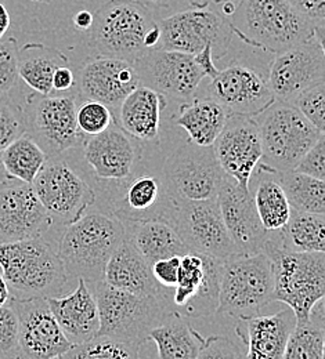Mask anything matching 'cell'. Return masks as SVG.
<instances>
[{
	"mask_svg": "<svg viewBox=\"0 0 325 359\" xmlns=\"http://www.w3.org/2000/svg\"><path fill=\"white\" fill-rule=\"evenodd\" d=\"M124 239L122 222L93 206L61 231L57 255L69 279L94 285L104 280L105 267Z\"/></svg>",
	"mask_w": 325,
	"mask_h": 359,
	"instance_id": "1",
	"label": "cell"
},
{
	"mask_svg": "<svg viewBox=\"0 0 325 359\" xmlns=\"http://www.w3.org/2000/svg\"><path fill=\"white\" fill-rule=\"evenodd\" d=\"M0 269L13 300L65 294L69 276L46 236L0 243Z\"/></svg>",
	"mask_w": 325,
	"mask_h": 359,
	"instance_id": "2",
	"label": "cell"
},
{
	"mask_svg": "<svg viewBox=\"0 0 325 359\" xmlns=\"http://www.w3.org/2000/svg\"><path fill=\"white\" fill-rule=\"evenodd\" d=\"M229 25L246 45L279 54L319 36L313 24L286 0H239Z\"/></svg>",
	"mask_w": 325,
	"mask_h": 359,
	"instance_id": "3",
	"label": "cell"
},
{
	"mask_svg": "<svg viewBox=\"0 0 325 359\" xmlns=\"http://www.w3.org/2000/svg\"><path fill=\"white\" fill-rule=\"evenodd\" d=\"M91 45L102 57L135 62L159 46V28L147 6L135 0H108L93 14Z\"/></svg>",
	"mask_w": 325,
	"mask_h": 359,
	"instance_id": "4",
	"label": "cell"
},
{
	"mask_svg": "<svg viewBox=\"0 0 325 359\" xmlns=\"http://www.w3.org/2000/svg\"><path fill=\"white\" fill-rule=\"evenodd\" d=\"M263 253L273 267V302L289 307L298 323L307 322L313 309L324 299V253L286 250L279 245L277 231L269 232Z\"/></svg>",
	"mask_w": 325,
	"mask_h": 359,
	"instance_id": "5",
	"label": "cell"
},
{
	"mask_svg": "<svg viewBox=\"0 0 325 359\" xmlns=\"http://www.w3.org/2000/svg\"><path fill=\"white\" fill-rule=\"evenodd\" d=\"M89 286L97 302L100 336L142 346L150 332L173 311L165 300L124 292L104 280Z\"/></svg>",
	"mask_w": 325,
	"mask_h": 359,
	"instance_id": "6",
	"label": "cell"
},
{
	"mask_svg": "<svg viewBox=\"0 0 325 359\" xmlns=\"http://www.w3.org/2000/svg\"><path fill=\"white\" fill-rule=\"evenodd\" d=\"M253 119L262 144L260 163L279 173L293 170L302 156L324 135L292 104L284 101H274Z\"/></svg>",
	"mask_w": 325,
	"mask_h": 359,
	"instance_id": "7",
	"label": "cell"
},
{
	"mask_svg": "<svg viewBox=\"0 0 325 359\" xmlns=\"http://www.w3.org/2000/svg\"><path fill=\"white\" fill-rule=\"evenodd\" d=\"M274 275L266 253H237L223 262L216 313L242 319L273 302Z\"/></svg>",
	"mask_w": 325,
	"mask_h": 359,
	"instance_id": "8",
	"label": "cell"
},
{
	"mask_svg": "<svg viewBox=\"0 0 325 359\" xmlns=\"http://www.w3.org/2000/svg\"><path fill=\"white\" fill-rule=\"evenodd\" d=\"M77 166L95 191L97 201L129 179L142 163V145L114 121L107 130L88 137ZM95 206V205H94Z\"/></svg>",
	"mask_w": 325,
	"mask_h": 359,
	"instance_id": "9",
	"label": "cell"
},
{
	"mask_svg": "<svg viewBox=\"0 0 325 359\" xmlns=\"http://www.w3.org/2000/svg\"><path fill=\"white\" fill-rule=\"evenodd\" d=\"M31 185L54 228L61 231L79 220L97 201L91 182L62 155L47 158Z\"/></svg>",
	"mask_w": 325,
	"mask_h": 359,
	"instance_id": "10",
	"label": "cell"
},
{
	"mask_svg": "<svg viewBox=\"0 0 325 359\" xmlns=\"http://www.w3.org/2000/svg\"><path fill=\"white\" fill-rule=\"evenodd\" d=\"M176 199L172 198L161 169L140 165L139 169L102 199L95 208L111 213L121 222H168Z\"/></svg>",
	"mask_w": 325,
	"mask_h": 359,
	"instance_id": "11",
	"label": "cell"
},
{
	"mask_svg": "<svg viewBox=\"0 0 325 359\" xmlns=\"http://www.w3.org/2000/svg\"><path fill=\"white\" fill-rule=\"evenodd\" d=\"M158 28L161 34L158 48L194 55L211 47L215 60L226 55L234 36L229 21L209 7L178 11L161 20Z\"/></svg>",
	"mask_w": 325,
	"mask_h": 359,
	"instance_id": "12",
	"label": "cell"
},
{
	"mask_svg": "<svg viewBox=\"0 0 325 359\" xmlns=\"http://www.w3.org/2000/svg\"><path fill=\"white\" fill-rule=\"evenodd\" d=\"M77 100L72 95L29 97L24 111L27 135L44 149L47 158L78 149L88 138L77 123Z\"/></svg>",
	"mask_w": 325,
	"mask_h": 359,
	"instance_id": "13",
	"label": "cell"
},
{
	"mask_svg": "<svg viewBox=\"0 0 325 359\" xmlns=\"http://www.w3.org/2000/svg\"><path fill=\"white\" fill-rule=\"evenodd\" d=\"M161 170L169 194L182 202L218 198L225 176L212 147H198L188 141L166 158Z\"/></svg>",
	"mask_w": 325,
	"mask_h": 359,
	"instance_id": "14",
	"label": "cell"
},
{
	"mask_svg": "<svg viewBox=\"0 0 325 359\" xmlns=\"http://www.w3.org/2000/svg\"><path fill=\"white\" fill-rule=\"evenodd\" d=\"M190 252L219 260L237 255V248L225 225L218 198L198 202L176 201L168 219Z\"/></svg>",
	"mask_w": 325,
	"mask_h": 359,
	"instance_id": "15",
	"label": "cell"
},
{
	"mask_svg": "<svg viewBox=\"0 0 325 359\" xmlns=\"http://www.w3.org/2000/svg\"><path fill=\"white\" fill-rule=\"evenodd\" d=\"M133 67L140 85L155 90L166 100L186 102L195 98L205 79L191 54L173 50L151 48L133 62Z\"/></svg>",
	"mask_w": 325,
	"mask_h": 359,
	"instance_id": "16",
	"label": "cell"
},
{
	"mask_svg": "<svg viewBox=\"0 0 325 359\" xmlns=\"http://www.w3.org/2000/svg\"><path fill=\"white\" fill-rule=\"evenodd\" d=\"M223 262L195 252L180 256L179 278L171 297L178 314L202 318L216 313Z\"/></svg>",
	"mask_w": 325,
	"mask_h": 359,
	"instance_id": "17",
	"label": "cell"
},
{
	"mask_svg": "<svg viewBox=\"0 0 325 359\" xmlns=\"http://www.w3.org/2000/svg\"><path fill=\"white\" fill-rule=\"evenodd\" d=\"M324 41L317 36L276 54L267 86L276 101L292 102L302 91L324 82Z\"/></svg>",
	"mask_w": 325,
	"mask_h": 359,
	"instance_id": "18",
	"label": "cell"
},
{
	"mask_svg": "<svg viewBox=\"0 0 325 359\" xmlns=\"http://www.w3.org/2000/svg\"><path fill=\"white\" fill-rule=\"evenodd\" d=\"M195 97L213 100L230 114L252 118L276 101L267 81L255 69L238 62L219 71Z\"/></svg>",
	"mask_w": 325,
	"mask_h": 359,
	"instance_id": "19",
	"label": "cell"
},
{
	"mask_svg": "<svg viewBox=\"0 0 325 359\" xmlns=\"http://www.w3.org/2000/svg\"><path fill=\"white\" fill-rule=\"evenodd\" d=\"M54 225L31 184L0 182V243L46 236Z\"/></svg>",
	"mask_w": 325,
	"mask_h": 359,
	"instance_id": "20",
	"label": "cell"
},
{
	"mask_svg": "<svg viewBox=\"0 0 325 359\" xmlns=\"http://www.w3.org/2000/svg\"><path fill=\"white\" fill-rule=\"evenodd\" d=\"M212 148L223 173L241 188L251 189V177L262 159L256 121L252 116L230 114Z\"/></svg>",
	"mask_w": 325,
	"mask_h": 359,
	"instance_id": "21",
	"label": "cell"
},
{
	"mask_svg": "<svg viewBox=\"0 0 325 359\" xmlns=\"http://www.w3.org/2000/svg\"><path fill=\"white\" fill-rule=\"evenodd\" d=\"M10 304L18 318L20 358L57 359L71 348L46 299H11Z\"/></svg>",
	"mask_w": 325,
	"mask_h": 359,
	"instance_id": "22",
	"label": "cell"
},
{
	"mask_svg": "<svg viewBox=\"0 0 325 359\" xmlns=\"http://www.w3.org/2000/svg\"><path fill=\"white\" fill-rule=\"evenodd\" d=\"M218 203L237 252L242 255L263 252L269 231L259 219L251 189L241 188L225 175L218 192Z\"/></svg>",
	"mask_w": 325,
	"mask_h": 359,
	"instance_id": "23",
	"label": "cell"
},
{
	"mask_svg": "<svg viewBox=\"0 0 325 359\" xmlns=\"http://www.w3.org/2000/svg\"><path fill=\"white\" fill-rule=\"evenodd\" d=\"M138 86L139 76L133 64L119 58L94 57L84 65L79 74L82 94L110 109H118L125 97Z\"/></svg>",
	"mask_w": 325,
	"mask_h": 359,
	"instance_id": "24",
	"label": "cell"
},
{
	"mask_svg": "<svg viewBox=\"0 0 325 359\" xmlns=\"http://www.w3.org/2000/svg\"><path fill=\"white\" fill-rule=\"evenodd\" d=\"M46 302L51 314L72 346L98 334L100 318L95 296L84 279H78V286L74 292L47 297Z\"/></svg>",
	"mask_w": 325,
	"mask_h": 359,
	"instance_id": "25",
	"label": "cell"
},
{
	"mask_svg": "<svg viewBox=\"0 0 325 359\" xmlns=\"http://www.w3.org/2000/svg\"><path fill=\"white\" fill-rule=\"evenodd\" d=\"M238 336L246 344L244 359H284L285 347L296 325V316L286 307L272 315L238 319Z\"/></svg>",
	"mask_w": 325,
	"mask_h": 359,
	"instance_id": "26",
	"label": "cell"
},
{
	"mask_svg": "<svg viewBox=\"0 0 325 359\" xmlns=\"http://www.w3.org/2000/svg\"><path fill=\"white\" fill-rule=\"evenodd\" d=\"M104 282L124 292L139 296L158 297L172 306L171 297L173 289L162 287L155 280L151 271V264L131 245L126 238L111 256L104 272Z\"/></svg>",
	"mask_w": 325,
	"mask_h": 359,
	"instance_id": "27",
	"label": "cell"
},
{
	"mask_svg": "<svg viewBox=\"0 0 325 359\" xmlns=\"http://www.w3.org/2000/svg\"><path fill=\"white\" fill-rule=\"evenodd\" d=\"M168 100L155 90L138 86L118 108V125L141 144L157 142L161 133V114Z\"/></svg>",
	"mask_w": 325,
	"mask_h": 359,
	"instance_id": "28",
	"label": "cell"
},
{
	"mask_svg": "<svg viewBox=\"0 0 325 359\" xmlns=\"http://www.w3.org/2000/svg\"><path fill=\"white\" fill-rule=\"evenodd\" d=\"M122 224L125 238L150 264L161 259L183 256L190 252L176 229L168 222L138 220L122 222Z\"/></svg>",
	"mask_w": 325,
	"mask_h": 359,
	"instance_id": "29",
	"label": "cell"
},
{
	"mask_svg": "<svg viewBox=\"0 0 325 359\" xmlns=\"http://www.w3.org/2000/svg\"><path fill=\"white\" fill-rule=\"evenodd\" d=\"M230 112L219 102L195 97L180 105L176 125L187 133L188 142L198 147H212L223 130Z\"/></svg>",
	"mask_w": 325,
	"mask_h": 359,
	"instance_id": "30",
	"label": "cell"
},
{
	"mask_svg": "<svg viewBox=\"0 0 325 359\" xmlns=\"http://www.w3.org/2000/svg\"><path fill=\"white\" fill-rule=\"evenodd\" d=\"M249 188L265 229L269 232L282 229L292 209L279 185L277 172L259 163L251 177Z\"/></svg>",
	"mask_w": 325,
	"mask_h": 359,
	"instance_id": "31",
	"label": "cell"
},
{
	"mask_svg": "<svg viewBox=\"0 0 325 359\" xmlns=\"http://www.w3.org/2000/svg\"><path fill=\"white\" fill-rule=\"evenodd\" d=\"M147 340L157 346V359H197L205 343V337L176 311L155 326Z\"/></svg>",
	"mask_w": 325,
	"mask_h": 359,
	"instance_id": "32",
	"label": "cell"
},
{
	"mask_svg": "<svg viewBox=\"0 0 325 359\" xmlns=\"http://www.w3.org/2000/svg\"><path fill=\"white\" fill-rule=\"evenodd\" d=\"M69 65L68 57L55 47L27 43L18 47V76L41 95L53 93L54 72Z\"/></svg>",
	"mask_w": 325,
	"mask_h": 359,
	"instance_id": "33",
	"label": "cell"
},
{
	"mask_svg": "<svg viewBox=\"0 0 325 359\" xmlns=\"http://www.w3.org/2000/svg\"><path fill=\"white\" fill-rule=\"evenodd\" d=\"M281 248L292 252H325L324 215L291 210L286 225L277 231Z\"/></svg>",
	"mask_w": 325,
	"mask_h": 359,
	"instance_id": "34",
	"label": "cell"
},
{
	"mask_svg": "<svg viewBox=\"0 0 325 359\" xmlns=\"http://www.w3.org/2000/svg\"><path fill=\"white\" fill-rule=\"evenodd\" d=\"M46 154L29 135H22L0 152V166L7 179L32 184L44 165Z\"/></svg>",
	"mask_w": 325,
	"mask_h": 359,
	"instance_id": "35",
	"label": "cell"
},
{
	"mask_svg": "<svg viewBox=\"0 0 325 359\" xmlns=\"http://www.w3.org/2000/svg\"><path fill=\"white\" fill-rule=\"evenodd\" d=\"M323 300L313 309L307 322L295 325L289 334L284 359H324Z\"/></svg>",
	"mask_w": 325,
	"mask_h": 359,
	"instance_id": "36",
	"label": "cell"
},
{
	"mask_svg": "<svg viewBox=\"0 0 325 359\" xmlns=\"http://www.w3.org/2000/svg\"><path fill=\"white\" fill-rule=\"evenodd\" d=\"M277 179L291 209L313 215L325 213V184L323 180L298 173L295 170L279 173Z\"/></svg>",
	"mask_w": 325,
	"mask_h": 359,
	"instance_id": "37",
	"label": "cell"
},
{
	"mask_svg": "<svg viewBox=\"0 0 325 359\" xmlns=\"http://www.w3.org/2000/svg\"><path fill=\"white\" fill-rule=\"evenodd\" d=\"M139 344L108 336H94L71 348L57 359H140Z\"/></svg>",
	"mask_w": 325,
	"mask_h": 359,
	"instance_id": "38",
	"label": "cell"
},
{
	"mask_svg": "<svg viewBox=\"0 0 325 359\" xmlns=\"http://www.w3.org/2000/svg\"><path fill=\"white\" fill-rule=\"evenodd\" d=\"M314 128L324 132L325 82H320L302 91L291 102Z\"/></svg>",
	"mask_w": 325,
	"mask_h": 359,
	"instance_id": "39",
	"label": "cell"
},
{
	"mask_svg": "<svg viewBox=\"0 0 325 359\" xmlns=\"http://www.w3.org/2000/svg\"><path fill=\"white\" fill-rule=\"evenodd\" d=\"M112 122V111L101 102L88 100L77 109L78 128L86 137L102 133L110 128Z\"/></svg>",
	"mask_w": 325,
	"mask_h": 359,
	"instance_id": "40",
	"label": "cell"
},
{
	"mask_svg": "<svg viewBox=\"0 0 325 359\" xmlns=\"http://www.w3.org/2000/svg\"><path fill=\"white\" fill-rule=\"evenodd\" d=\"M27 133L24 109L0 100V152L14 140Z\"/></svg>",
	"mask_w": 325,
	"mask_h": 359,
	"instance_id": "41",
	"label": "cell"
},
{
	"mask_svg": "<svg viewBox=\"0 0 325 359\" xmlns=\"http://www.w3.org/2000/svg\"><path fill=\"white\" fill-rule=\"evenodd\" d=\"M18 358V318L8 303L0 307V359Z\"/></svg>",
	"mask_w": 325,
	"mask_h": 359,
	"instance_id": "42",
	"label": "cell"
},
{
	"mask_svg": "<svg viewBox=\"0 0 325 359\" xmlns=\"http://www.w3.org/2000/svg\"><path fill=\"white\" fill-rule=\"evenodd\" d=\"M18 76V43L14 38L0 41V97L15 86Z\"/></svg>",
	"mask_w": 325,
	"mask_h": 359,
	"instance_id": "43",
	"label": "cell"
},
{
	"mask_svg": "<svg viewBox=\"0 0 325 359\" xmlns=\"http://www.w3.org/2000/svg\"><path fill=\"white\" fill-rule=\"evenodd\" d=\"M295 172L310 176L313 179H325V137L319 138V141L302 156V159L293 168Z\"/></svg>",
	"mask_w": 325,
	"mask_h": 359,
	"instance_id": "44",
	"label": "cell"
},
{
	"mask_svg": "<svg viewBox=\"0 0 325 359\" xmlns=\"http://www.w3.org/2000/svg\"><path fill=\"white\" fill-rule=\"evenodd\" d=\"M197 359H244L239 347L226 336L215 334L205 339Z\"/></svg>",
	"mask_w": 325,
	"mask_h": 359,
	"instance_id": "45",
	"label": "cell"
},
{
	"mask_svg": "<svg viewBox=\"0 0 325 359\" xmlns=\"http://www.w3.org/2000/svg\"><path fill=\"white\" fill-rule=\"evenodd\" d=\"M316 28L320 38L324 39L325 0H286Z\"/></svg>",
	"mask_w": 325,
	"mask_h": 359,
	"instance_id": "46",
	"label": "cell"
},
{
	"mask_svg": "<svg viewBox=\"0 0 325 359\" xmlns=\"http://www.w3.org/2000/svg\"><path fill=\"white\" fill-rule=\"evenodd\" d=\"M180 269V256H172L157 260L151 264V271L155 280L168 289H173L178 283Z\"/></svg>",
	"mask_w": 325,
	"mask_h": 359,
	"instance_id": "47",
	"label": "cell"
},
{
	"mask_svg": "<svg viewBox=\"0 0 325 359\" xmlns=\"http://www.w3.org/2000/svg\"><path fill=\"white\" fill-rule=\"evenodd\" d=\"M197 65L202 69V72L205 74V78L211 79L213 76H216V74L219 72V69L215 67V58H213V53L211 47L204 48L202 51H199L198 54L192 55Z\"/></svg>",
	"mask_w": 325,
	"mask_h": 359,
	"instance_id": "48",
	"label": "cell"
},
{
	"mask_svg": "<svg viewBox=\"0 0 325 359\" xmlns=\"http://www.w3.org/2000/svg\"><path fill=\"white\" fill-rule=\"evenodd\" d=\"M75 83V76L74 72L71 71L69 65L61 67L54 72L53 76V91H68L72 89Z\"/></svg>",
	"mask_w": 325,
	"mask_h": 359,
	"instance_id": "49",
	"label": "cell"
},
{
	"mask_svg": "<svg viewBox=\"0 0 325 359\" xmlns=\"http://www.w3.org/2000/svg\"><path fill=\"white\" fill-rule=\"evenodd\" d=\"M72 24L78 31H82V32L91 31L93 25V13H91L89 10L78 11L72 18Z\"/></svg>",
	"mask_w": 325,
	"mask_h": 359,
	"instance_id": "50",
	"label": "cell"
},
{
	"mask_svg": "<svg viewBox=\"0 0 325 359\" xmlns=\"http://www.w3.org/2000/svg\"><path fill=\"white\" fill-rule=\"evenodd\" d=\"M10 24H11L10 14H8L7 8H6V6L3 3H0V41L7 34V31L10 28Z\"/></svg>",
	"mask_w": 325,
	"mask_h": 359,
	"instance_id": "51",
	"label": "cell"
},
{
	"mask_svg": "<svg viewBox=\"0 0 325 359\" xmlns=\"http://www.w3.org/2000/svg\"><path fill=\"white\" fill-rule=\"evenodd\" d=\"M10 300H11V294H10L8 286H7L6 280H4L3 272H1V269H0V307L8 304Z\"/></svg>",
	"mask_w": 325,
	"mask_h": 359,
	"instance_id": "52",
	"label": "cell"
},
{
	"mask_svg": "<svg viewBox=\"0 0 325 359\" xmlns=\"http://www.w3.org/2000/svg\"><path fill=\"white\" fill-rule=\"evenodd\" d=\"M192 7H209L211 4H222L229 0H187ZM232 1H239V0H232Z\"/></svg>",
	"mask_w": 325,
	"mask_h": 359,
	"instance_id": "53",
	"label": "cell"
},
{
	"mask_svg": "<svg viewBox=\"0 0 325 359\" xmlns=\"http://www.w3.org/2000/svg\"><path fill=\"white\" fill-rule=\"evenodd\" d=\"M237 1H232V0H229V1H225V3H222V15L223 17H232L234 15V13H235V10H237Z\"/></svg>",
	"mask_w": 325,
	"mask_h": 359,
	"instance_id": "54",
	"label": "cell"
},
{
	"mask_svg": "<svg viewBox=\"0 0 325 359\" xmlns=\"http://www.w3.org/2000/svg\"><path fill=\"white\" fill-rule=\"evenodd\" d=\"M135 1H139L144 6H155V7L165 6L168 3V0H135Z\"/></svg>",
	"mask_w": 325,
	"mask_h": 359,
	"instance_id": "55",
	"label": "cell"
},
{
	"mask_svg": "<svg viewBox=\"0 0 325 359\" xmlns=\"http://www.w3.org/2000/svg\"><path fill=\"white\" fill-rule=\"evenodd\" d=\"M31 1H35V3H51L53 0H31Z\"/></svg>",
	"mask_w": 325,
	"mask_h": 359,
	"instance_id": "56",
	"label": "cell"
},
{
	"mask_svg": "<svg viewBox=\"0 0 325 359\" xmlns=\"http://www.w3.org/2000/svg\"><path fill=\"white\" fill-rule=\"evenodd\" d=\"M18 359H21V358H18Z\"/></svg>",
	"mask_w": 325,
	"mask_h": 359,
	"instance_id": "57",
	"label": "cell"
}]
</instances>
